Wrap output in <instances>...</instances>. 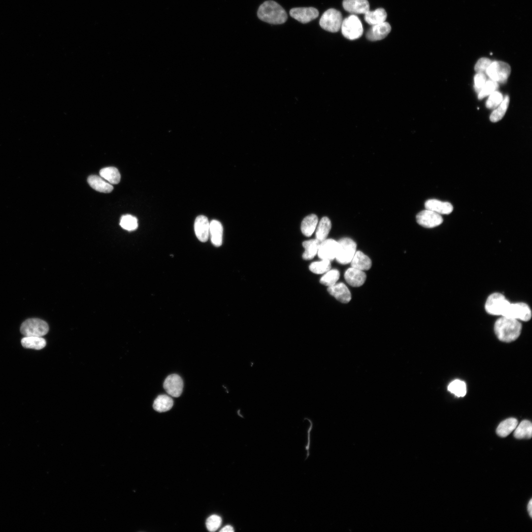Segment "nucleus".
I'll use <instances>...</instances> for the list:
<instances>
[{
    "label": "nucleus",
    "mask_w": 532,
    "mask_h": 532,
    "mask_svg": "<svg viewBox=\"0 0 532 532\" xmlns=\"http://www.w3.org/2000/svg\"><path fill=\"white\" fill-rule=\"evenodd\" d=\"M366 276L364 271L351 267L344 273V278L350 286L358 287L362 286L366 281Z\"/></svg>",
    "instance_id": "nucleus-17"
},
{
    "label": "nucleus",
    "mask_w": 532,
    "mask_h": 532,
    "mask_svg": "<svg viewBox=\"0 0 532 532\" xmlns=\"http://www.w3.org/2000/svg\"><path fill=\"white\" fill-rule=\"evenodd\" d=\"M503 99L501 93L496 91L489 95L486 102V106L491 109L496 108L501 103Z\"/></svg>",
    "instance_id": "nucleus-38"
},
{
    "label": "nucleus",
    "mask_w": 532,
    "mask_h": 532,
    "mask_svg": "<svg viewBox=\"0 0 532 532\" xmlns=\"http://www.w3.org/2000/svg\"><path fill=\"white\" fill-rule=\"evenodd\" d=\"M100 176L111 184H117L120 181V174L115 167L103 168L100 171Z\"/></svg>",
    "instance_id": "nucleus-31"
},
{
    "label": "nucleus",
    "mask_w": 532,
    "mask_h": 532,
    "mask_svg": "<svg viewBox=\"0 0 532 532\" xmlns=\"http://www.w3.org/2000/svg\"><path fill=\"white\" fill-rule=\"evenodd\" d=\"M448 390L457 397H464L466 392V383L460 380H455L449 384Z\"/></svg>",
    "instance_id": "nucleus-33"
},
{
    "label": "nucleus",
    "mask_w": 532,
    "mask_h": 532,
    "mask_svg": "<svg viewBox=\"0 0 532 532\" xmlns=\"http://www.w3.org/2000/svg\"><path fill=\"white\" fill-rule=\"evenodd\" d=\"M88 182L92 188L100 192L108 193L113 189L112 185L101 176L91 175L88 178Z\"/></svg>",
    "instance_id": "nucleus-22"
},
{
    "label": "nucleus",
    "mask_w": 532,
    "mask_h": 532,
    "mask_svg": "<svg viewBox=\"0 0 532 532\" xmlns=\"http://www.w3.org/2000/svg\"><path fill=\"white\" fill-rule=\"evenodd\" d=\"M329 294L337 300L344 303L349 302L351 299V294L346 285L342 283H336L328 287Z\"/></svg>",
    "instance_id": "nucleus-15"
},
{
    "label": "nucleus",
    "mask_w": 532,
    "mask_h": 532,
    "mask_svg": "<svg viewBox=\"0 0 532 532\" xmlns=\"http://www.w3.org/2000/svg\"><path fill=\"white\" fill-rule=\"evenodd\" d=\"M474 89L478 93H479L486 81V76L485 73H477L474 77Z\"/></svg>",
    "instance_id": "nucleus-41"
},
{
    "label": "nucleus",
    "mask_w": 532,
    "mask_h": 532,
    "mask_svg": "<svg viewBox=\"0 0 532 532\" xmlns=\"http://www.w3.org/2000/svg\"><path fill=\"white\" fill-rule=\"evenodd\" d=\"M289 13L292 18L304 24L316 19L319 15L318 10L312 7L293 8Z\"/></svg>",
    "instance_id": "nucleus-13"
},
{
    "label": "nucleus",
    "mask_w": 532,
    "mask_h": 532,
    "mask_svg": "<svg viewBox=\"0 0 532 532\" xmlns=\"http://www.w3.org/2000/svg\"><path fill=\"white\" fill-rule=\"evenodd\" d=\"M342 21L340 12L334 8H330L323 14L319 24L325 30L335 33L340 29Z\"/></svg>",
    "instance_id": "nucleus-7"
},
{
    "label": "nucleus",
    "mask_w": 532,
    "mask_h": 532,
    "mask_svg": "<svg viewBox=\"0 0 532 532\" xmlns=\"http://www.w3.org/2000/svg\"><path fill=\"white\" fill-rule=\"evenodd\" d=\"M340 277L339 271L336 269H330L321 278L320 283L330 287L337 283Z\"/></svg>",
    "instance_id": "nucleus-34"
},
{
    "label": "nucleus",
    "mask_w": 532,
    "mask_h": 532,
    "mask_svg": "<svg viewBox=\"0 0 532 532\" xmlns=\"http://www.w3.org/2000/svg\"><path fill=\"white\" fill-rule=\"evenodd\" d=\"M491 63V60L488 58H480L476 62L474 66V70L477 73H486V70Z\"/></svg>",
    "instance_id": "nucleus-40"
},
{
    "label": "nucleus",
    "mask_w": 532,
    "mask_h": 532,
    "mask_svg": "<svg viewBox=\"0 0 532 532\" xmlns=\"http://www.w3.org/2000/svg\"><path fill=\"white\" fill-rule=\"evenodd\" d=\"M514 436L517 439H530L532 435V424L527 420H523L514 430Z\"/></svg>",
    "instance_id": "nucleus-26"
},
{
    "label": "nucleus",
    "mask_w": 532,
    "mask_h": 532,
    "mask_svg": "<svg viewBox=\"0 0 532 532\" xmlns=\"http://www.w3.org/2000/svg\"><path fill=\"white\" fill-rule=\"evenodd\" d=\"M416 219L420 226L427 228L436 227L443 222L441 215L426 209L419 212L416 215Z\"/></svg>",
    "instance_id": "nucleus-10"
},
{
    "label": "nucleus",
    "mask_w": 532,
    "mask_h": 532,
    "mask_svg": "<svg viewBox=\"0 0 532 532\" xmlns=\"http://www.w3.org/2000/svg\"><path fill=\"white\" fill-rule=\"evenodd\" d=\"M364 18L368 24L373 26L385 22L387 13L382 8L373 11L369 10L365 14Z\"/></svg>",
    "instance_id": "nucleus-23"
},
{
    "label": "nucleus",
    "mask_w": 532,
    "mask_h": 532,
    "mask_svg": "<svg viewBox=\"0 0 532 532\" xmlns=\"http://www.w3.org/2000/svg\"><path fill=\"white\" fill-rule=\"evenodd\" d=\"M503 295L494 293L487 298L485 305L486 312L493 315L503 316L510 304Z\"/></svg>",
    "instance_id": "nucleus-3"
},
{
    "label": "nucleus",
    "mask_w": 532,
    "mask_h": 532,
    "mask_svg": "<svg viewBox=\"0 0 532 532\" xmlns=\"http://www.w3.org/2000/svg\"><path fill=\"white\" fill-rule=\"evenodd\" d=\"M331 267V262L324 260L313 262L309 266L310 270L315 274L325 273L329 270Z\"/></svg>",
    "instance_id": "nucleus-35"
},
{
    "label": "nucleus",
    "mask_w": 532,
    "mask_h": 532,
    "mask_svg": "<svg viewBox=\"0 0 532 532\" xmlns=\"http://www.w3.org/2000/svg\"><path fill=\"white\" fill-rule=\"evenodd\" d=\"M120 225L125 230L133 231L136 230L138 227L137 219L131 215H123L121 218Z\"/></svg>",
    "instance_id": "nucleus-36"
},
{
    "label": "nucleus",
    "mask_w": 532,
    "mask_h": 532,
    "mask_svg": "<svg viewBox=\"0 0 532 532\" xmlns=\"http://www.w3.org/2000/svg\"><path fill=\"white\" fill-rule=\"evenodd\" d=\"M425 207L440 215L449 214L453 210L452 204L447 201H442L436 199H430L426 201Z\"/></svg>",
    "instance_id": "nucleus-18"
},
{
    "label": "nucleus",
    "mask_w": 532,
    "mask_h": 532,
    "mask_svg": "<svg viewBox=\"0 0 532 532\" xmlns=\"http://www.w3.org/2000/svg\"><path fill=\"white\" fill-rule=\"evenodd\" d=\"M340 29L343 35L350 40L359 38L363 33L362 23L359 18L354 14L342 21Z\"/></svg>",
    "instance_id": "nucleus-5"
},
{
    "label": "nucleus",
    "mask_w": 532,
    "mask_h": 532,
    "mask_svg": "<svg viewBox=\"0 0 532 532\" xmlns=\"http://www.w3.org/2000/svg\"><path fill=\"white\" fill-rule=\"evenodd\" d=\"M221 522L222 519L219 516L212 515L206 519V526L209 531L215 532L220 527Z\"/></svg>",
    "instance_id": "nucleus-39"
},
{
    "label": "nucleus",
    "mask_w": 532,
    "mask_h": 532,
    "mask_svg": "<svg viewBox=\"0 0 532 532\" xmlns=\"http://www.w3.org/2000/svg\"><path fill=\"white\" fill-rule=\"evenodd\" d=\"M332 224L329 218L327 217L322 218L316 229V239L320 242L327 239Z\"/></svg>",
    "instance_id": "nucleus-27"
},
{
    "label": "nucleus",
    "mask_w": 532,
    "mask_h": 532,
    "mask_svg": "<svg viewBox=\"0 0 532 532\" xmlns=\"http://www.w3.org/2000/svg\"><path fill=\"white\" fill-rule=\"evenodd\" d=\"M209 224L207 218L204 215L198 216L194 223V230L198 239L201 242L207 241L209 236Z\"/></svg>",
    "instance_id": "nucleus-14"
},
{
    "label": "nucleus",
    "mask_w": 532,
    "mask_h": 532,
    "mask_svg": "<svg viewBox=\"0 0 532 532\" xmlns=\"http://www.w3.org/2000/svg\"><path fill=\"white\" fill-rule=\"evenodd\" d=\"M511 72L510 66L506 63L495 61L492 62L486 73L490 79L497 83H505Z\"/></svg>",
    "instance_id": "nucleus-8"
},
{
    "label": "nucleus",
    "mask_w": 532,
    "mask_h": 532,
    "mask_svg": "<svg viewBox=\"0 0 532 532\" xmlns=\"http://www.w3.org/2000/svg\"><path fill=\"white\" fill-rule=\"evenodd\" d=\"M391 30L390 25L387 22L372 26L366 34V38L370 41L384 39Z\"/></svg>",
    "instance_id": "nucleus-16"
},
{
    "label": "nucleus",
    "mask_w": 532,
    "mask_h": 532,
    "mask_svg": "<svg viewBox=\"0 0 532 532\" xmlns=\"http://www.w3.org/2000/svg\"><path fill=\"white\" fill-rule=\"evenodd\" d=\"M522 324L519 320L501 316L494 325L495 332L501 341L510 342L515 340L520 335Z\"/></svg>",
    "instance_id": "nucleus-1"
},
{
    "label": "nucleus",
    "mask_w": 532,
    "mask_h": 532,
    "mask_svg": "<svg viewBox=\"0 0 532 532\" xmlns=\"http://www.w3.org/2000/svg\"><path fill=\"white\" fill-rule=\"evenodd\" d=\"M350 264L351 267L362 271L369 269L372 265L370 259L361 251H356Z\"/></svg>",
    "instance_id": "nucleus-20"
},
{
    "label": "nucleus",
    "mask_w": 532,
    "mask_h": 532,
    "mask_svg": "<svg viewBox=\"0 0 532 532\" xmlns=\"http://www.w3.org/2000/svg\"><path fill=\"white\" fill-rule=\"evenodd\" d=\"M173 405L172 399L166 395H161L155 399L153 407L159 412H164L170 410Z\"/></svg>",
    "instance_id": "nucleus-28"
},
{
    "label": "nucleus",
    "mask_w": 532,
    "mask_h": 532,
    "mask_svg": "<svg viewBox=\"0 0 532 532\" xmlns=\"http://www.w3.org/2000/svg\"><path fill=\"white\" fill-rule=\"evenodd\" d=\"M338 245V241L331 238L321 242L317 252L319 258L330 262L333 260L335 258Z\"/></svg>",
    "instance_id": "nucleus-11"
},
{
    "label": "nucleus",
    "mask_w": 532,
    "mask_h": 532,
    "mask_svg": "<svg viewBox=\"0 0 532 532\" xmlns=\"http://www.w3.org/2000/svg\"><path fill=\"white\" fill-rule=\"evenodd\" d=\"M518 423V421L515 418L506 419L499 425L496 432L499 436L505 437L515 429Z\"/></svg>",
    "instance_id": "nucleus-25"
},
{
    "label": "nucleus",
    "mask_w": 532,
    "mask_h": 532,
    "mask_svg": "<svg viewBox=\"0 0 532 532\" xmlns=\"http://www.w3.org/2000/svg\"><path fill=\"white\" fill-rule=\"evenodd\" d=\"M49 331V326L44 321L32 318L25 321L21 325L20 332L25 336H40L45 335Z\"/></svg>",
    "instance_id": "nucleus-6"
},
{
    "label": "nucleus",
    "mask_w": 532,
    "mask_h": 532,
    "mask_svg": "<svg viewBox=\"0 0 532 532\" xmlns=\"http://www.w3.org/2000/svg\"><path fill=\"white\" fill-rule=\"evenodd\" d=\"M320 242L316 238L304 241L302 243L305 249L302 254L303 259L305 260L313 259L317 254Z\"/></svg>",
    "instance_id": "nucleus-29"
},
{
    "label": "nucleus",
    "mask_w": 532,
    "mask_h": 532,
    "mask_svg": "<svg viewBox=\"0 0 532 532\" xmlns=\"http://www.w3.org/2000/svg\"><path fill=\"white\" fill-rule=\"evenodd\" d=\"M233 527L230 525L226 526L220 531L221 532H233Z\"/></svg>",
    "instance_id": "nucleus-42"
},
{
    "label": "nucleus",
    "mask_w": 532,
    "mask_h": 532,
    "mask_svg": "<svg viewBox=\"0 0 532 532\" xmlns=\"http://www.w3.org/2000/svg\"><path fill=\"white\" fill-rule=\"evenodd\" d=\"M257 15L262 21L271 24H281L287 19L284 9L273 0H267L259 7Z\"/></svg>",
    "instance_id": "nucleus-2"
},
{
    "label": "nucleus",
    "mask_w": 532,
    "mask_h": 532,
    "mask_svg": "<svg viewBox=\"0 0 532 532\" xmlns=\"http://www.w3.org/2000/svg\"><path fill=\"white\" fill-rule=\"evenodd\" d=\"M22 346L26 348L40 350L43 348L46 344V340L40 336H25L21 339Z\"/></svg>",
    "instance_id": "nucleus-30"
},
{
    "label": "nucleus",
    "mask_w": 532,
    "mask_h": 532,
    "mask_svg": "<svg viewBox=\"0 0 532 532\" xmlns=\"http://www.w3.org/2000/svg\"><path fill=\"white\" fill-rule=\"evenodd\" d=\"M164 388L170 396L177 398L182 393L183 382L181 377L176 374L168 375L164 382Z\"/></svg>",
    "instance_id": "nucleus-12"
},
{
    "label": "nucleus",
    "mask_w": 532,
    "mask_h": 532,
    "mask_svg": "<svg viewBox=\"0 0 532 532\" xmlns=\"http://www.w3.org/2000/svg\"><path fill=\"white\" fill-rule=\"evenodd\" d=\"M532 310L524 302L510 303L505 313L502 316L523 321H528L532 317Z\"/></svg>",
    "instance_id": "nucleus-9"
},
{
    "label": "nucleus",
    "mask_w": 532,
    "mask_h": 532,
    "mask_svg": "<svg viewBox=\"0 0 532 532\" xmlns=\"http://www.w3.org/2000/svg\"><path fill=\"white\" fill-rule=\"evenodd\" d=\"M338 244L336 261L342 265L350 263L356 252V243L350 238L343 237L338 241Z\"/></svg>",
    "instance_id": "nucleus-4"
},
{
    "label": "nucleus",
    "mask_w": 532,
    "mask_h": 532,
    "mask_svg": "<svg viewBox=\"0 0 532 532\" xmlns=\"http://www.w3.org/2000/svg\"><path fill=\"white\" fill-rule=\"evenodd\" d=\"M528 511L530 517H532V499H531L528 505Z\"/></svg>",
    "instance_id": "nucleus-43"
},
{
    "label": "nucleus",
    "mask_w": 532,
    "mask_h": 532,
    "mask_svg": "<svg viewBox=\"0 0 532 532\" xmlns=\"http://www.w3.org/2000/svg\"><path fill=\"white\" fill-rule=\"evenodd\" d=\"M344 9L353 14H365L369 10V4L367 0H343Z\"/></svg>",
    "instance_id": "nucleus-19"
},
{
    "label": "nucleus",
    "mask_w": 532,
    "mask_h": 532,
    "mask_svg": "<svg viewBox=\"0 0 532 532\" xmlns=\"http://www.w3.org/2000/svg\"><path fill=\"white\" fill-rule=\"evenodd\" d=\"M318 223V217L315 214H310L305 217L301 224V231L306 236H311L314 232Z\"/></svg>",
    "instance_id": "nucleus-24"
},
{
    "label": "nucleus",
    "mask_w": 532,
    "mask_h": 532,
    "mask_svg": "<svg viewBox=\"0 0 532 532\" xmlns=\"http://www.w3.org/2000/svg\"><path fill=\"white\" fill-rule=\"evenodd\" d=\"M498 88V83L491 79L486 81L484 86L478 93V99H482L484 97L490 95L493 92L496 91Z\"/></svg>",
    "instance_id": "nucleus-37"
},
{
    "label": "nucleus",
    "mask_w": 532,
    "mask_h": 532,
    "mask_svg": "<svg viewBox=\"0 0 532 532\" xmlns=\"http://www.w3.org/2000/svg\"><path fill=\"white\" fill-rule=\"evenodd\" d=\"M223 228L221 223L216 220H212L209 224V235L211 241L216 247L222 244Z\"/></svg>",
    "instance_id": "nucleus-21"
},
{
    "label": "nucleus",
    "mask_w": 532,
    "mask_h": 532,
    "mask_svg": "<svg viewBox=\"0 0 532 532\" xmlns=\"http://www.w3.org/2000/svg\"><path fill=\"white\" fill-rule=\"evenodd\" d=\"M509 102V96L506 95L501 103L495 109L490 116V120L492 122H497L504 116Z\"/></svg>",
    "instance_id": "nucleus-32"
}]
</instances>
